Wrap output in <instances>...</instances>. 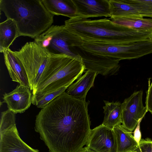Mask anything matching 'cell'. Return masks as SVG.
<instances>
[{
	"label": "cell",
	"mask_w": 152,
	"mask_h": 152,
	"mask_svg": "<svg viewBox=\"0 0 152 152\" xmlns=\"http://www.w3.org/2000/svg\"><path fill=\"white\" fill-rule=\"evenodd\" d=\"M89 102L64 93L42 109L34 127L50 152H79L90 133Z\"/></svg>",
	"instance_id": "6da1fadb"
},
{
	"label": "cell",
	"mask_w": 152,
	"mask_h": 152,
	"mask_svg": "<svg viewBox=\"0 0 152 152\" xmlns=\"http://www.w3.org/2000/svg\"><path fill=\"white\" fill-rule=\"evenodd\" d=\"M64 25L84 42L124 43L152 39V30L133 29L106 18L92 20L77 16L65 21Z\"/></svg>",
	"instance_id": "7a4b0ae2"
},
{
	"label": "cell",
	"mask_w": 152,
	"mask_h": 152,
	"mask_svg": "<svg viewBox=\"0 0 152 152\" xmlns=\"http://www.w3.org/2000/svg\"><path fill=\"white\" fill-rule=\"evenodd\" d=\"M0 9L16 23L19 36L35 38L50 27L54 15L41 0H0Z\"/></svg>",
	"instance_id": "3957f363"
},
{
	"label": "cell",
	"mask_w": 152,
	"mask_h": 152,
	"mask_svg": "<svg viewBox=\"0 0 152 152\" xmlns=\"http://www.w3.org/2000/svg\"><path fill=\"white\" fill-rule=\"evenodd\" d=\"M79 55L73 57L63 54H51L32 95L41 96L68 87L85 70Z\"/></svg>",
	"instance_id": "277c9868"
},
{
	"label": "cell",
	"mask_w": 152,
	"mask_h": 152,
	"mask_svg": "<svg viewBox=\"0 0 152 152\" xmlns=\"http://www.w3.org/2000/svg\"><path fill=\"white\" fill-rule=\"evenodd\" d=\"M79 48L93 55L120 61L137 58L152 53V42L149 40L124 43L83 42Z\"/></svg>",
	"instance_id": "5b68a950"
},
{
	"label": "cell",
	"mask_w": 152,
	"mask_h": 152,
	"mask_svg": "<svg viewBox=\"0 0 152 152\" xmlns=\"http://www.w3.org/2000/svg\"><path fill=\"white\" fill-rule=\"evenodd\" d=\"M34 41L51 54H63L73 57L79 55L74 48H80L83 42L78 37L67 30L64 25H52L36 37Z\"/></svg>",
	"instance_id": "8992f818"
},
{
	"label": "cell",
	"mask_w": 152,
	"mask_h": 152,
	"mask_svg": "<svg viewBox=\"0 0 152 152\" xmlns=\"http://www.w3.org/2000/svg\"><path fill=\"white\" fill-rule=\"evenodd\" d=\"M26 72L32 94L35 91L50 56L46 49L35 41L26 42L18 51H13Z\"/></svg>",
	"instance_id": "52a82bcc"
},
{
	"label": "cell",
	"mask_w": 152,
	"mask_h": 152,
	"mask_svg": "<svg viewBox=\"0 0 152 152\" xmlns=\"http://www.w3.org/2000/svg\"><path fill=\"white\" fill-rule=\"evenodd\" d=\"M143 93L142 90L135 91L122 103V125L130 132L135 129L148 111L143 104Z\"/></svg>",
	"instance_id": "ba28073f"
},
{
	"label": "cell",
	"mask_w": 152,
	"mask_h": 152,
	"mask_svg": "<svg viewBox=\"0 0 152 152\" xmlns=\"http://www.w3.org/2000/svg\"><path fill=\"white\" fill-rule=\"evenodd\" d=\"M86 145L95 152H117L113 129L102 124L91 129Z\"/></svg>",
	"instance_id": "9c48e42d"
},
{
	"label": "cell",
	"mask_w": 152,
	"mask_h": 152,
	"mask_svg": "<svg viewBox=\"0 0 152 152\" xmlns=\"http://www.w3.org/2000/svg\"><path fill=\"white\" fill-rule=\"evenodd\" d=\"M78 53L82 59L85 70L106 76L115 75L120 68V61L93 55L80 50Z\"/></svg>",
	"instance_id": "30bf717a"
},
{
	"label": "cell",
	"mask_w": 152,
	"mask_h": 152,
	"mask_svg": "<svg viewBox=\"0 0 152 152\" xmlns=\"http://www.w3.org/2000/svg\"><path fill=\"white\" fill-rule=\"evenodd\" d=\"M77 16L85 19L111 17L109 0H72Z\"/></svg>",
	"instance_id": "8fae6325"
},
{
	"label": "cell",
	"mask_w": 152,
	"mask_h": 152,
	"mask_svg": "<svg viewBox=\"0 0 152 152\" xmlns=\"http://www.w3.org/2000/svg\"><path fill=\"white\" fill-rule=\"evenodd\" d=\"M29 88L18 85L13 91L5 93L2 98L8 109L15 114L24 113L32 103V95Z\"/></svg>",
	"instance_id": "7c38bea8"
},
{
	"label": "cell",
	"mask_w": 152,
	"mask_h": 152,
	"mask_svg": "<svg viewBox=\"0 0 152 152\" xmlns=\"http://www.w3.org/2000/svg\"><path fill=\"white\" fill-rule=\"evenodd\" d=\"M20 138L16 126L0 133V152H39Z\"/></svg>",
	"instance_id": "4fadbf2b"
},
{
	"label": "cell",
	"mask_w": 152,
	"mask_h": 152,
	"mask_svg": "<svg viewBox=\"0 0 152 152\" xmlns=\"http://www.w3.org/2000/svg\"><path fill=\"white\" fill-rule=\"evenodd\" d=\"M4 61L8 73L14 82L29 88L27 75L20 60L10 48L3 52Z\"/></svg>",
	"instance_id": "5bb4252c"
},
{
	"label": "cell",
	"mask_w": 152,
	"mask_h": 152,
	"mask_svg": "<svg viewBox=\"0 0 152 152\" xmlns=\"http://www.w3.org/2000/svg\"><path fill=\"white\" fill-rule=\"evenodd\" d=\"M97 75L95 72L86 71L75 83L69 86L65 92L74 98L86 100L87 94L90 88L94 86L95 79Z\"/></svg>",
	"instance_id": "9a60e30c"
},
{
	"label": "cell",
	"mask_w": 152,
	"mask_h": 152,
	"mask_svg": "<svg viewBox=\"0 0 152 152\" xmlns=\"http://www.w3.org/2000/svg\"><path fill=\"white\" fill-rule=\"evenodd\" d=\"M117 146V152H132L139 147L132 132L124 127L121 124L113 128Z\"/></svg>",
	"instance_id": "2e32d148"
},
{
	"label": "cell",
	"mask_w": 152,
	"mask_h": 152,
	"mask_svg": "<svg viewBox=\"0 0 152 152\" xmlns=\"http://www.w3.org/2000/svg\"><path fill=\"white\" fill-rule=\"evenodd\" d=\"M47 10L53 15H62L69 18L77 16L72 0H41Z\"/></svg>",
	"instance_id": "e0dca14e"
},
{
	"label": "cell",
	"mask_w": 152,
	"mask_h": 152,
	"mask_svg": "<svg viewBox=\"0 0 152 152\" xmlns=\"http://www.w3.org/2000/svg\"><path fill=\"white\" fill-rule=\"evenodd\" d=\"M17 25L12 19H7L0 23V52L9 49L15 40L19 37Z\"/></svg>",
	"instance_id": "ac0fdd59"
},
{
	"label": "cell",
	"mask_w": 152,
	"mask_h": 152,
	"mask_svg": "<svg viewBox=\"0 0 152 152\" xmlns=\"http://www.w3.org/2000/svg\"><path fill=\"white\" fill-rule=\"evenodd\" d=\"M104 102L105 104L103 107L104 116L102 124L113 129L115 126L122 123V103L119 102Z\"/></svg>",
	"instance_id": "d6986e66"
},
{
	"label": "cell",
	"mask_w": 152,
	"mask_h": 152,
	"mask_svg": "<svg viewBox=\"0 0 152 152\" xmlns=\"http://www.w3.org/2000/svg\"><path fill=\"white\" fill-rule=\"evenodd\" d=\"M109 3L111 19L142 17L136 8L126 0H109Z\"/></svg>",
	"instance_id": "ffe728a7"
},
{
	"label": "cell",
	"mask_w": 152,
	"mask_h": 152,
	"mask_svg": "<svg viewBox=\"0 0 152 152\" xmlns=\"http://www.w3.org/2000/svg\"><path fill=\"white\" fill-rule=\"evenodd\" d=\"M111 19L115 23L133 29L138 30H152V18L135 17Z\"/></svg>",
	"instance_id": "44dd1931"
},
{
	"label": "cell",
	"mask_w": 152,
	"mask_h": 152,
	"mask_svg": "<svg viewBox=\"0 0 152 152\" xmlns=\"http://www.w3.org/2000/svg\"><path fill=\"white\" fill-rule=\"evenodd\" d=\"M68 87H62L56 91L41 96L32 95V104L38 108H43L52 101L65 91Z\"/></svg>",
	"instance_id": "7402d4cb"
},
{
	"label": "cell",
	"mask_w": 152,
	"mask_h": 152,
	"mask_svg": "<svg viewBox=\"0 0 152 152\" xmlns=\"http://www.w3.org/2000/svg\"><path fill=\"white\" fill-rule=\"evenodd\" d=\"M137 10L142 17L152 15V0H126Z\"/></svg>",
	"instance_id": "603a6c76"
},
{
	"label": "cell",
	"mask_w": 152,
	"mask_h": 152,
	"mask_svg": "<svg viewBox=\"0 0 152 152\" xmlns=\"http://www.w3.org/2000/svg\"><path fill=\"white\" fill-rule=\"evenodd\" d=\"M15 114L8 109L1 114L0 133L16 126Z\"/></svg>",
	"instance_id": "cb8c5ba5"
},
{
	"label": "cell",
	"mask_w": 152,
	"mask_h": 152,
	"mask_svg": "<svg viewBox=\"0 0 152 152\" xmlns=\"http://www.w3.org/2000/svg\"><path fill=\"white\" fill-rule=\"evenodd\" d=\"M139 146L141 152H152V140L148 138L141 139Z\"/></svg>",
	"instance_id": "d4e9b609"
},
{
	"label": "cell",
	"mask_w": 152,
	"mask_h": 152,
	"mask_svg": "<svg viewBox=\"0 0 152 152\" xmlns=\"http://www.w3.org/2000/svg\"><path fill=\"white\" fill-rule=\"evenodd\" d=\"M148 82V88L146 92L145 107L148 111L152 114V81L151 84H150V80H149Z\"/></svg>",
	"instance_id": "484cf974"
},
{
	"label": "cell",
	"mask_w": 152,
	"mask_h": 152,
	"mask_svg": "<svg viewBox=\"0 0 152 152\" xmlns=\"http://www.w3.org/2000/svg\"><path fill=\"white\" fill-rule=\"evenodd\" d=\"M141 120H140L139 121L137 125V127L134 132V137L136 141L138 143V144L141 139V134L140 128V122Z\"/></svg>",
	"instance_id": "4316f807"
},
{
	"label": "cell",
	"mask_w": 152,
	"mask_h": 152,
	"mask_svg": "<svg viewBox=\"0 0 152 152\" xmlns=\"http://www.w3.org/2000/svg\"><path fill=\"white\" fill-rule=\"evenodd\" d=\"M79 152H95L87 146L83 147Z\"/></svg>",
	"instance_id": "83f0119b"
},
{
	"label": "cell",
	"mask_w": 152,
	"mask_h": 152,
	"mask_svg": "<svg viewBox=\"0 0 152 152\" xmlns=\"http://www.w3.org/2000/svg\"><path fill=\"white\" fill-rule=\"evenodd\" d=\"M132 152H141V151L139 146V147L137 149H136L135 150Z\"/></svg>",
	"instance_id": "f1b7e54d"
},
{
	"label": "cell",
	"mask_w": 152,
	"mask_h": 152,
	"mask_svg": "<svg viewBox=\"0 0 152 152\" xmlns=\"http://www.w3.org/2000/svg\"><path fill=\"white\" fill-rule=\"evenodd\" d=\"M149 17H150V18H152V15H151V16Z\"/></svg>",
	"instance_id": "f546056e"
}]
</instances>
